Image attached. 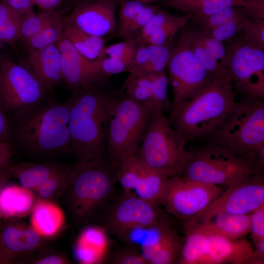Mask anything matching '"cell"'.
Here are the masks:
<instances>
[{
    "mask_svg": "<svg viewBox=\"0 0 264 264\" xmlns=\"http://www.w3.org/2000/svg\"><path fill=\"white\" fill-rule=\"evenodd\" d=\"M69 103L49 96L12 115L10 142L26 156L41 162L71 154Z\"/></svg>",
    "mask_w": 264,
    "mask_h": 264,
    "instance_id": "1",
    "label": "cell"
},
{
    "mask_svg": "<svg viewBox=\"0 0 264 264\" xmlns=\"http://www.w3.org/2000/svg\"><path fill=\"white\" fill-rule=\"evenodd\" d=\"M108 80L73 91L68 99L71 154L77 162L107 157L109 110L116 94L105 87Z\"/></svg>",
    "mask_w": 264,
    "mask_h": 264,
    "instance_id": "2",
    "label": "cell"
},
{
    "mask_svg": "<svg viewBox=\"0 0 264 264\" xmlns=\"http://www.w3.org/2000/svg\"><path fill=\"white\" fill-rule=\"evenodd\" d=\"M117 164L107 157L71 166L62 198L73 224H91L112 199L117 182Z\"/></svg>",
    "mask_w": 264,
    "mask_h": 264,
    "instance_id": "3",
    "label": "cell"
},
{
    "mask_svg": "<svg viewBox=\"0 0 264 264\" xmlns=\"http://www.w3.org/2000/svg\"><path fill=\"white\" fill-rule=\"evenodd\" d=\"M235 94L230 75L213 77L192 98L172 104L169 120L188 143L206 138L230 111Z\"/></svg>",
    "mask_w": 264,
    "mask_h": 264,
    "instance_id": "4",
    "label": "cell"
},
{
    "mask_svg": "<svg viewBox=\"0 0 264 264\" xmlns=\"http://www.w3.org/2000/svg\"><path fill=\"white\" fill-rule=\"evenodd\" d=\"M264 100L243 97L235 102L210 143L250 161L262 172L264 164Z\"/></svg>",
    "mask_w": 264,
    "mask_h": 264,
    "instance_id": "5",
    "label": "cell"
},
{
    "mask_svg": "<svg viewBox=\"0 0 264 264\" xmlns=\"http://www.w3.org/2000/svg\"><path fill=\"white\" fill-rule=\"evenodd\" d=\"M187 144L164 112L155 110L135 155L151 169L169 177L178 176L191 155Z\"/></svg>",
    "mask_w": 264,
    "mask_h": 264,
    "instance_id": "6",
    "label": "cell"
},
{
    "mask_svg": "<svg viewBox=\"0 0 264 264\" xmlns=\"http://www.w3.org/2000/svg\"><path fill=\"white\" fill-rule=\"evenodd\" d=\"M154 111L120 92L115 94L109 110L107 140L109 159L119 161L136 154Z\"/></svg>",
    "mask_w": 264,
    "mask_h": 264,
    "instance_id": "7",
    "label": "cell"
},
{
    "mask_svg": "<svg viewBox=\"0 0 264 264\" xmlns=\"http://www.w3.org/2000/svg\"><path fill=\"white\" fill-rule=\"evenodd\" d=\"M259 173L249 160L212 144L191 150L181 176L229 187Z\"/></svg>",
    "mask_w": 264,
    "mask_h": 264,
    "instance_id": "8",
    "label": "cell"
},
{
    "mask_svg": "<svg viewBox=\"0 0 264 264\" xmlns=\"http://www.w3.org/2000/svg\"><path fill=\"white\" fill-rule=\"evenodd\" d=\"M186 231L178 264H257L251 244L245 239L231 240L187 229Z\"/></svg>",
    "mask_w": 264,
    "mask_h": 264,
    "instance_id": "9",
    "label": "cell"
},
{
    "mask_svg": "<svg viewBox=\"0 0 264 264\" xmlns=\"http://www.w3.org/2000/svg\"><path fill=\"white\" fill-rule=\"evenodd\" d=\"M225 49L227 68L236 92L264 100V48L241 36Z\"/></svg>",
    "mask_w": 264,
    "mask_h": 264,
    "instance_id": "10",
    "label": "cell"
},
{
    "mask_svg": "<svg viewBox=\"0 0 264 264\" xmlns=\"http://www.w3.org/2000/svg\"><path fill=\"white\" fill-rule=\"evenodd\" d=\"M50 94L26 67L4 58L0 66V105L7 114L26 110Z\"/></svg>",
    "mask_w": 264,
    "mask_h": 264,
    "instance_id": "11",
    "label": "cell"
},
{
    "mask_svg": "<svg viewBox=\"0 0 264 264\" xmlns=\"http://www.w3.org/2000/svg\"><path fill=\"white\" fill-rule=\"evenodd\" d=\"M222 191L218 185L175 176L167 180L161 204L186 223L195 220Z\"/></svg>",
    "mask_w": 264,
    "mask_h": 264,
    "instance_id": "12",
    "label": "cell"
},
{
    "mask_svg": "<svg viewBox=\"0 0 264 264\" xmlns=\"http://www.w3.org/2000/svg\"><path fill=\"white\" fill-rule=\"evenodd\" d=\"M166 69L173 94L172 104L192 98L203 88L212 78L180 36L176 44L172 46Z\"/></svg>",
    "mask_w": 264,
    "mask_h": 264,
    "instance_id": "13",
    "label": "cell"
},
{
    "mask_svg": "<svg viewBox=\"0 0 264 264\" xmlns=\"http://www.w3.org/2000/svg\"><path fill=\"white\" fill-rule=\"evenodd\" d=\"M100 215V225L118 239L132 227L153 225L164 219L156 205L125 192L110 201Z\"/></svg>",
    "mask_w": 264,
    "mask_h": 264,
    "instance_id": "14",
    "label": "cell"
},
{
    "mask_svg": "<svg viewBox=\"0 0 264 264\" xmlns=\"http://www.w3.org/2000/svg\"><path fill=\"white\" fill-rule=\"evenodd\" d=\"M264 205V177L262 174H256L228 187L191 222H206L214 216L222 213L248 214Z\"/></svg>",
    "mask_w": 264,
    "mask_h": 264,
    "instance_id": "15",
    "label": "cell"
},
{
    "mask_svg": "<svg viewBox=\"0 0 264 264\" xmlns=\"http://www.w3.org/2000/svg\"><path fill=\"white\" fill-rule=\"evenodd\" d=\"M168 178L147 166L136 155L118 162L117 179L123 192L133 194L156 206L161 203Z\"/></svg>",
    "mask_w": 264,
    "mask_h": 264,
    "instance_id": "16",
    "label": "cell"
},
{
    "mask_svg": "<svg viewBox=\"0 0 264 264\" xmlns=\"http://www.w3.org/2000/svg\"><path fill=\"white\" fill-rule=\"evenodd\" d=\"M168 85L165 71L150 74H129L120 92L142 106L169 112L172 102L168 96Z\"/></svg>",
    "mask_w": 264,
    "mask_h": 264,
    "instance_id": "17",
    "label": "cell"
},
{
    "mask_svg": "<svg viewBox=\"0 0 264 264\" xmlns=\"http://www.w3.org/2000/svg\"><path fill=\"white\" fill-rule=\"evenodd\" d=\"M48 241L20 218L3 220L0 229V245L7 264L36 253Z\"/></svg>",
    "mask_w": 264,
    "mask_h": 264,
    "instance_id": "18",
    "label": "cell"
},
{
    "mask_svg": "<svg viewBox=\"0 0 264 264\" xmlns=\"http://www.w3.org/2000/svg\"><path fill=\"white\" fill-rule=\"evenodd\" d=\"M57 44L61 56L62 82L72 91L108 79L101 71L98 58L94 61L85 58L63 36Z\"/></svg>",
    "mask_w": 264,
    "mask_h": 264,
    "instance_id": "19",
    "label": "cell"
},
{
    "mask_svg": "<svg viewBox=\"0 0 264 264\" xmlns=\"http://www.w3.org/2000/svg\"><path fill=\"white\" fill-rule=\"evenodd\" d=\"M119 2L116 0H99L74 6L65 17L84 31L104 38L116 29V9Z\"/></svg>",
    "mask_w": 264,
    "mask_h": 264,
    "instance_id": "20",
    "label": "cell"
},
{
    "mask_svg": "<svg viewBox=\"0 0 264 264\" xmlns=\"http://www.w3.org/2000/svg\"><path fill=\"white\" fill-rule=\"evenodd\" d=\"M203 64L212 77L230 75L225 47L198 26H187L179 35Z\"/></svg>",
    "mask_w": 264,
    "mask_h": 264,
    "instance_id": "21",
    "label": "cell"
},
{
    "mask_svg": "<svg viewBox=\"0 0 264 264\" xmlns=\"http://www.w3.org/2000/svg\"><path fill=\"white\" fill-rule=\"evenodd\" d=\"M27 51L26 67L50 94L63 83L61 56L57 44Z\"/></svg>",
    "mask_w": 264,
    "mask_h": 264,
    "instance_id": "22",
    "label": "cell"
},
{
    "mask_svg": "<svg viewBox=\"0 0 264 264\" xmlns=\"http://www.w3.org/2000/svg\"><path fill=\"white\" fill-rule=\"evenodd\" d=\"M185 227L187 229L235 240L250 233V218L249 214L222 213L206 222L187 223Z\"/></svg>",
    "mask_w": 264,
    "mask_h": 264,
    "instance_id": "23",
    "label": "cell"
},
{
    "mask_svg": "<svg viewBox=\"0 0 264 264\" xmlns=\"http://www.w3.org/2000/svg\"><path fill=\"white\" fill-rule=\"evenodd\" d=\"M84 227L74 246L76 259L81 264L101 263L109 250L108 232L101 225L90 224Z\"/></svg>",
    "mask_w": 264,
    "mask_h": 264,
    "instance_id": "24",
    "label": "cell"
},
{
    "mask_svg": "<svg viewBox=\"0 0 264 264\" xmlns=\"http://www.w3.org/2000/svg\"><path fill=\"white\" fill-rule=\"evenodd\" d=\"M38 199L32 190L22 185L0 188V219L2 221L30 214Z\"/></svg>",
    "mask_w": 264,
    "mask_h": 264,
    "instance_id": "25",
    "label": "cell"
},
{
    "mask_svg": "<svg viewBox=\"0 0 264 264\" xmlns=\"http://www.w3.org/2000/svg\"><path fill=\"white\" fill-rule=\"evenodd\" d=\"M62 210L55 202L38 199L30 213V225L41 236L49 240L65 226Z\"/></svg>",
    "mask_w": 264,
    "mask_h": 264,
    "instance_id": "26",
    "label": "cell"
},
{
    "mask_svg": "<svg viewBox=\"0 0 264 264\" xmlns=\"http://www.w3.org/2000/svg\"><path fill=\"white\" fill-rule=\"evenodd\" d=\"M66 166L51 162H21L11 164L7 169L12 177L17 179L21 185L34 190Z\"/></svg>",
    "mask_w": 264,
    "mask_h": 264,
    "instance_id": "27",
    "label": "cell"
},
{
    "mask_svg": "<svg viewBox=\"0 0 264 264\" xmlns=\"http://www.w3.org/2000/svg\"><path fill=\"white\" fill-rule=\"evenodd\" d=\"M62 21L63 36L85 58L91 61L97 59L106 46L105 38L84 31L68 20L65 15Z\"/></svg>",
    "mask_w": 264,
    "mask_h": 264,
    "instance_id": "28",
    "label": "cell"
},
{
    "mask_svg": "<svg viewBox=\"0 0 264 264\" xmlns=\"http://www.w3.org/2000/svg\"><path fill=\"white\" fill-rule=\"evenodd\" d=\"M244 0H162V1L166 7L181 11L189 18L209 16L230 7L240 6Z\"/></svg>",
    "mask_w": 264,
    "mask_h": 264,
    "instance_id": "29",
    "label": "cell"
},
{
    "mask_svg": "<svg viewBox=\"0 0 264 264\" xmlns=\"http://www.w3.org/2000/svg\"><path fill=\"white\" fill-rule=\"evenodd\" d=\"M25 15L4 0H0V40L14 46L19 41L20 28Z\"/></svg>",
    "mask_w": 264,
    "mask_h": 264,
    "instance_id": "30",
    "label": "cell"
},
{
    "mask_svg": "<svg viewBox=\"0 0 264 264\" xmlns=\"http://www.w3.org/2000/svg\"><path fill=\"white\" fill-rule=\"evenodd\" d=\"M68 10L64 6L40 31L26 41V49H40L57 44L63 36L62 17Z\"/></svg>",
    "mask_w": 264,
    "mask_h": 264,
    "instance_id": "31",
    "label": "cell"
},
{
    "mask_svg": "<svg viewBox=\"0 0 264 264\" xmlns=\"http://www.w3.org/2000/svg\"><path fill=\"white\" fill-rule=\"evenodd\" d=\"M70 167L66 166L33 190L37 199L55 202L62 198L67 187Z\"/></svg>",
    "mask_w": 264,
    "mask_h": 264,
    "instance_id": "32",
    "label": "cell"
},
{
    "mask_svg": "<svg viewBox=\"0 0 264 264\" xmlns=\"http://www.w3.org/2000/svg\"><path fill=\"white\" fill-rule=\"evenodd\" d=\"M183 242L174 230L149 261V264H171L177 262Z\"/></svg>",
    "mask_w": 264,
    "mask_h": 264,
    "instance_id": "33",
    "label": "cell"
},
{
    "mask_svg": "<svg viewBox=\"0 0 264 264\" xmlns=\"http://www.w3.org/2000/svg\"><path fill=\"white\" fill-rule=\"evenodd\" d=\"M149 45L150 56L146 64L138 71L131 75L150 74L165 71L169 61L172 45Z\"/></svg>",
    "mask_w": 264,
    "mask_h": 264,
    "instance_id": "34",
    "label": "cell"
},
{
    "mask_svg": "<svg viewBox=\"0 0 264 264\" xmlns=\"http://www.w3.org/2000/svg\"><path fill=\"white\" fill-rule=\"evenodd\" d=\"M58 11H43L25 15L20 28L19 41L25 43L40 31L58 13Z\"/></svg>",
    "mask_w": 264,
    "mask_h": 264,
    "instance_id": "35",
    "label": "cell"
},
{
    "mask_svg": "<svg viewBox=\"0 0 264 264\" xmlns=\"http://www.w3.org/2000/svg\"><path fill=\"white\" fill-rule=\"evenodd\" d=\"M189 20L188 16H176L175 18L150 35L143 43L161 45L171 44L175 36Z\"/></svg>",
    "mask_w": 264,
    "mask_h": 264,
    "instance_id": "36",
    "label": "cell"
},
{
    "mask_svg": "<svg viewBox=\"0 0 264 264\" xmlns=\"http://www.w3.org/2000/svg\"><path fill=\"white\" fill-rule=\"evenodd\" d=\"M247 17L240 6L227 8L217 13L201 17H190L198 26L205 31H209L228 21Z\"/></svg>",
    "mask_w": 264,
    "mask_h": 264,
    "instance_id": "37",
    "label": "cell"
},
{
    "mask_svg": "<svg viewBox=\"0 0 264 264\" xmlns=\"http://www.w3.org/2000/svg\"><path fill=\"white\" fill-rule=\"evenodd\" d=\"M145 4L136 0L120 1L115 29L119 37L122 38L132 21Z\"/></svg>",
    "mask_w": 264,
    "mask_h": 264,
    "instance_id": "38",
    "label": "cell"
},
{
    "mask_svg": "<svg viewBox=\"0 0 264 264\" xmlns=\"http://www.w3.org/2000/svg\"><path fill=\"white\" fill-rule=\"evenodd\" d=\"M18 264H69L72 262L64 253L45 247L36 253L17 261Z\"/></svg>",
    "mask_w": 264,
    "mask_h": 264,
    "instance_id": "39",
    "label": "cell"
},
{
    "mask_svg": "<svg viewBox=\"0 0 264 264\" xmlns=\"http://www.w3.org/2000/svg\"><path fill=\"white\" fill-rule=\"evenodd\" d=\"M159 8L156 5L145 4L132 21L122 38L123 40L135 39L140 30Z\"/></svg>",
    "mask_w": 264,
    "mask_h": 264,
    "instance_id": "40",
    "label": "cell"
},
{
    "mask_svg": "<svg viewBox=\"0 0 264 264\" xmlns=\"http://www.w3.org/2000/svg\"><path fill=\"white\" fill-rule=\"evenodd\" d=\"M241 37L246 41L264 48V20L244 19L242 22Z\"/></svg>",
    "mask_w": 264,
    "mask_h": 264,
    "instance_id": "41",
    "label": "cell"
},
{
    "mask_svg": "<svg viewBox=\"0 0 264 264\" xmlns=\"http://www.w3.org/2000/svg\"><path fill=\"white\" fill-rule=\"evenodd\" d=\"M138 42L134 39L123 40L122 42L106 46L102 53L109 57L131 62Z\"/></svg>",
    "mask_w": 264,
    "mask_h": 264,
    "instance_id": "42",
    "label": "cell"
},
{
    "mask_svg": "<svg viewBox=\"0 0 264 264\" xmlns=\"http://www.w3.org/2000/svg\"><path fill=\"white\" fill-rule=\"evenodd\" d=\"M175 16L159 8L140 30L134 40L138 43H144L150 35L173 19Z\"/></svg>",
    "mask_w": 264,
    "mask_h": 264,
    "instance_id": "43",
    "label": "cell"
},
{
    "mask_svg": "<svg viewBox=\"0 0 264 264\" xmlns=\"http://www.w3.org/2000/svg\"><path fill=\"white\" fill-rule=\"evenodd\" d=\"M111 257L110 262L114 264H147L140 248L127 244Z\"/></svg>",
    "mask_w": 264,
    "mask_h": 264,
    "instance_id": "44",
    "label": "cell"
},
{
    "mask_svg": "<svg viewBox=\"0 0 264 264\" xmlns=\"http://www.w3.org/2000/svg\"><path fill=\"white\" fill-rule=\"evenodd\" d=\"M98 58L101 71L106 78L108 79L112 75L129 71L130 63L128 61L107 56L102 53Z\"/></svg>",
    "mask_w": 264,
    "mask_h": 264,
    "instance_id": "45",
    "label": "cell"
},
{
    "mask_svg": "<svg viewBox=\"0 0 264 264\" xmlns=\"http://www.w3.org/2000/svg\"><path fill=\"white\" fill-rule=\"evenodd\" d=\"M246 18L234 19L209 31H205L222 43L223 41L231 39L241 30L242 21Z\"/></svg>",
    "mask_w": 264,
    "mask_h": 264,
    "instance_id": "46",
    "label": "cell"
},
{
    "mask_svg": "<svg viewBox=\"0 0 264 264\" xmlns=\"http://www.w3.org/2000/svg\"><path fill=\"white\" fill-rule=\"evenodd\" d=\"M250 233L255 244L264 240V205L251 213Z\"/></svg>",
    "mask_w": 264,
    "mask_h": 264,
    "instance_id": "47",
    "label": "cell"
},
{
    "mask_svg": "<svg viewBox=\"0 0 264 264\" xmlns=\"http://www.w3.org/2000/svg\"><path fill=\"white\" fill-rule=\"evenodd\" d=\"M150 56L149 45L138 43L134 52L128 72L134 73L142 67L147 62Z\"/></svg>",
    "mask_w": 264,
    "mask_h": 264,
    "instance_id": "48",
    "label": "cell"
},
{
    "mask_svg": "<svg viewBox=\"0 0 264 264\" xmlns=\"http://www.w3.org/2000/svg\"><path fill=\"white\" fill-rule=\"evenodd\" d=\"M240 7L248 18L264 20V0H244Z\"/></svg>",
    "mask_w": 264,
    "mask_h": 264,
    "instance_id": "49",
    "label": "cell"
},
{
    "mask_svg": "<svg viewBox=\"0 0 264 264\" xmlns=\"http://www.w3.org/2000/svg\"><path fill=\"white\" fill-rule=\"evenodd\" d=\"M10 120L0 105V141L10 143Z\"/></svg>",
    "mask_w": 264,
    "mask_h": 264,
    "instance_id": "50",
    "label": "cell"
},
{
    "mask_svg": "<svg viewBox=\"0 0 264 264\" xmlns=\"http://www.w3.org/2000/svg\"><path fill=\"white\" fill-rule=\"evenodd\" d=\"M10 6L24 15L35 13L34 4L31 0H4Z\"/></svg>",
    "mask_w": 264,
    "mask_h": 264,
    "instance_id": "51",
    "label": "cell"
},
{
    "mask_svg": "<svg viewBox=\"0 0 264 264\" xmlns=\"http://www.w3.org/2000/svg\"><path fill=\"white\" fill-rule=\"evenodd\" d=\"M10 143L0 141V168H5L11 165L13 154Z\"/></svg>",
    "mask_w": 264,
    "mask_h": 264,
    "instance_id": "52",
    "label": "cell"
},
{
    "mask_svg": "<svg viewBox=\"0 0 264 264\" xmlns=\"http://www.w3.org/2000/svg\"><path fill=\"white\" fill-rule=\"evenodd\" d=\"M64 0H41L37 6L43 11H54Z\"/></svg>",
    "mask_w": 264,
    "mask_h": 264,
    "instance_id": "53",
    "label": "cell"
},
{
    "mask_svg": "<svg viewBox=\"0 0 264 264\" xmlns=\"http://www.w3.org/2000/svg\"><path fill=\"white\" fill-rule=\"evenodd\" d=\"M11 177L7 167L0 168V188L5 185Z\"/></svg>",
    "mask_w": 264,
    "mask_h": 264,
    "instance_id": "54",
    "label": "cell"
},
{
    "mask_svg": "<svg viewBox=\"0 0 264 264\" xmlns=\"http://www.w3.org/2000/svg\"><path fill=\"white\" fill-rule=\"evenodd\" d=\"M97 0H66V3L64 6L70 9V8H73L76 5L79 3L97 1ZM116 0L120 2L121 0Z\"/></svg>",
    "mask_w": 264,
    "mask_h": 264,
    "instance_id": "55",
    "label": "cell"
},
{
    "mask_svg": "<svg viewBox=\"0 0 264 264\" xmlns=\"http://www.w3.org/2000/svg\"><path fill=\"white\" fill-rule=\"evenodd\" d=\"M7 264L5 255L0 245V264Z\"/></svg>",
    "mask_w": 264,
    "mask_h": 264,
    "instance_id": "56",
    "label": "cell"
},
{
    "mask_svg": "<svg viewBox=\"0 0 264 264\" xmlns=\"http://www.w3.org/2000/svg\"><path fill=\"white\" fill-rule=\"evenodd\" d=\"M4 44L0 40V66L5 56L2 53L3 44Z\"/></svg>",
    "mask_w": 264,
    "mask_h": 264,
    "instance_id": "57",
    "label": "cell"
},
{
    "mask_svg": "<svg viewBox=\"0 0 264 264\" xmlns=\"http://www.w3.org/2000/svg\"><path fill=\"white\" fill-rule=\"evenodd\" d=\"M140 1L145 4H150L151 3L155 2L158 0H136Z\"/></svg>",
    "mask_w": 264,
    "mask_h": 264,
    "instance_id": "58",
    "label": "cell"
},
{
    "mask_svg": "<svg viewBox=\"0 0 264 264\" xmlns=\"http://www.w3.org/2000/svg\"><path fill=\"white\" fill-rule=\"evenodd\" d=\"M41 0H31L34 5L37 6Z\"/></svg>",
    "mask_w": 264,
    "mask_h": 264,
    "instance_id": "59",
    "label": "cell"
},
{
    "mask_svg": "<svg viewBox=\"0 0 264 264\" xmlns=\"http://www.w3.org/2000/svg\"><path fill=\"white\" fill-rule=\"evenodd\" d=\"M2 221H3L0 219V229L1 226V225H2Z\"/></svg>",
    "mask_w": 264,
    "mask_h": 264,
    "instance_id": "60",
    "label": "cell"
}]
</instances>
